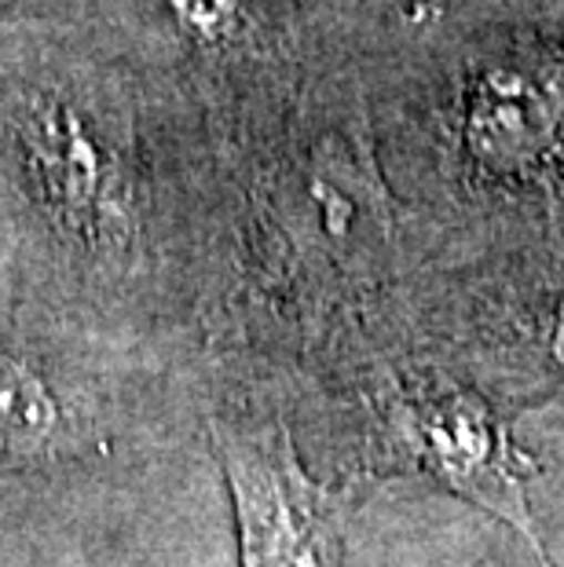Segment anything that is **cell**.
I'll list each match as a JSON object with an SVG mask.
<instances>
[{"label":"cell","instance_id":"1","mask_svg":"<svg viewBox=\"0 0 564 567\" xmlns=\"http://www.w3.org/2000/svg\"><path fill=\"white\" fill-rule=\"evenodd\" d=\"M238 527V567H341L345 494L311 480L279 425H213Z\"/></svg>","mask_w":564,"mask_h":567},{"label":"cell","instance_id":"2","mask_svg":"<svg viewBox=\"0 0 564 567\" xmlns=\"http://www.w3.org/2000/svg\"><path fill=\"white\" fill-rule=\"evenodd\" d=\"M392 429L418 468L517 530L535 557L550 564L527 502L532 462L513 443L495 406L473 392L425 389L396 403Z\"/></svg>","mask_w":564,"mask_h":567},{"label":"cell","instance_id":"3","mask_svg":"<svg viewBox=\"0 0 564 567\" xmlns=\"http://www.w3.org/2000/svg\"><path fill=\"white\" fill-rule=\"evenodd\" d=\"M22 147L59 220L85 238L122 235V173L106 136L70 103H33L22 122Z\"/></svg>","mask_w":564,"mask_h":567},{"label":"cell","instance_id":"4","mask_svg":"<svg viewBox=\"0 0 564 567\" xmlns=\"http://www.w3.org/2000/svg\"><path fill=\"white\" fill-rule=\"evenodd\" d=\"M550 125V111L532 81L517 74H499L484 81L470 106V140L491 162L524 158L535 151Z\"/></svg>","mask_w":564,"mask_h":567},{"label":"cell","instance_id":"5","mask_svg":"<svg viewBox=\"0 0 564 567\" xmlns=\"http://www.w3.org/2000/svg\"><path fill=\"white\" fill-rule=\"evenodd\" d=\"M173 19L202 41H221L235 30L238 0H162Z\"/></svg>","mask_w":564,"mask_h":567},{"label":"cell","instance_id":"6","mask_svg":"<svg viewBox=\"0 0 564 567\" xmlns=\"http://www.w3.org/2000/svg\"><path fill=\"white\" fill-rule=\"evenodd\" d=\"M554 352H557V363L564 367V316L557 322V337H554Z\"/></svg>","mask_w":564,"mask_h":567},{"label":"cell","instance_id":"7","mask_svg":"<svg viewBox=\"0 0 564 567\" xmlns=\"http://www.w3.org/2000/svg\"><path fill=\"white\" fill-rule=\"evenodd\" d=\"M0 8H4V0H0Z\"/></svg>","mask_w":564,"mask_h":567}]
</instances>
